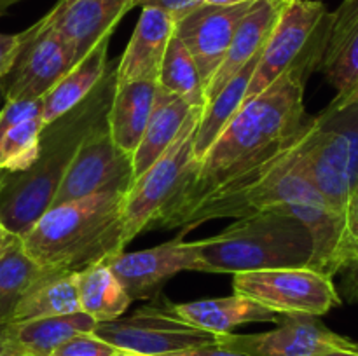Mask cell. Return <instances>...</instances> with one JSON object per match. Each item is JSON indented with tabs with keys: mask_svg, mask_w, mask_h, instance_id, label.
Segmentation results:
<instances>
[{
	"mask_svg": "<svg viewBox=\"0 0 358 356\" xmlns=\"http://www.w3.org/2000/svg\"><path fill=\"white\" fill-rule=\"evenodd\" d=\"M311 72L304 65L292 66L268 89L248 98L205 157L191 164L177 194L149 229H180L196 206L292 142L308 121L304 87Z\"/></svg>",
	"mask_w": 358,
	"mask_h": 356,
	"instance_id": "1",
	"label": "cell"
},
{
	"mask_svg": "<svg viewBox=\"0 0 358 356\" xmlns=\"http://www.w3.org/2000/svg\"><path fill=\"white\" fill-rule=\"evenodd\" d=\"M115 59L93 93L44 126L35 163L20 173H0V222L23 237L51 206L58 185L80 143L107 121L115 89Z\"/></svg>",
	"mask_w": 358,
	"mask_h": 356,
	"instance_id": "2",
	"label": "cell"
},
{
	"mask_svg": "<svg viewBox=\"0 0 358 356\" xmlns=\"http://www.w3.org/2000/svg\"><path fill=\"white\" fill-rule=\"evenodd\" d=\"M124 191H105L51 206L21 237L27 253L45 269L83 271L108 262L126 248L122 239Z\"/></svg>",
	"mask_w": 358,
	"mask_h": 356,
	"instance_id": "3",
	"label": "cell"
},
{
	"mask_svg": "<svg viewBox=\"0 0 358 356\" xmlns=\"http://www.w3.org/2000/svg\"><path fill=\"white\" fill-rule=\"evenodd\" d=\"M196 243L198 272L219 274L310 267L315 251L306 223L275 209L241 216L222 232Z\"/></svg>",
	"mask_w": 358,
	"mask_h": 356,
	"instance_id": "4",
	"label": "cell"
},
{
	"mask_svg": "<svg viewBox=\"0 0 358 356\" xmlns=\"http://www.w3.org/2000/svg\"><path fill=\"white\" fill-rule=\"evenodd\" d=\"M301 161L311 184L348 227V209L358 187V101H331L310 117Z\"/></svg>",
	"mask_w": 358,
	"mask_h": 356,
	"instance_id": "5",
	"label": "cell"
},
{
	"mask_svg": "<svg viewBox=\"0 0 358 356\" xmlns=\"http://www.w3.org/2000/svg\"><path fill=\"white\" fill-rule=\"evenodd\" d=\"M332 13L320 0H290L261 52L247 100L268 89L296 65L317 70L324 58ZM245 100V101H247Z\"/></svg>",
	"mask_w": 358,
	"mask_h": 356,
	"instance_id": "6",
	"label": "cell"
},
{
	"mask_svg": "<svg viewBox=\"0 0 358 356\" xmlns=\"http://www.w3.org/2000/svg\"><path fill=\"white\" fill-rule=\"evenodd\" d=\"M203 107H194L175 142L157 157L156 163L135 178L122 202V239L128 246L140 232L149 229L150 222L173 199L194 163L192 142Z\"/></svg>",
	"mask_w": 358,
	"mask_h": 356,
	"instance_id": "7",
	"label": "cell"
},
{
	"mask_svg": "<svg viewBox=\"0 0 358 356\" xmlns=\"http://www.w3.org/2000/svg\"><path fill=\"white\" fill-rule=\"evenodd\" d=\"M234 293L287 314L324 316L341 304L331 276L310 267H283L233 274Z\"/></svg>",
	"mask_w": 358,
	"mask_h": 356,
	"instance_id": "8",
	"label": "cell"
},
{
	"mask_svg": "<svg viewBox=\"0 0 358 356\" xmlns=\"http://www.w3.org/2000/svg\"><path fill=\"white\" fill-rule=\"evenodd\" d=\"M119 351L166 356L170 353L215 344L219 335L185 323L168 307L147 306L128 318L96 323L93 332Z\"/></svg>",
	"mask_w": 358,
	"mask_h": 356,
	"instance_id": "9",
	"label": "cell"
},
{
	"mask_svg": "<svg viewBox=\"0 0 358 356\" xmlns=\"http://www.w3.org/2000/svg\"><path fill=\"white\" fill-rule=\"evenodd\" d=\"M13 66L0 80L6 101L41 100L76 65L49 13L27 28Z\"/></svg>",
	"mask_w": 358,
	"mask_h": 356,
	"instance_id": "10",
	"label": "cell"
},
{
	"mask_svg": "<svg viewBox=\"0 0 358 356\" xmlns=\"http://www.w3.org/2000/svg\"><path fill=\"white\" fill-rule=\"evenodd\" d=\"M131 184V156L115 145L105 121L80 143L59 181L51 206L65 205L105 191L128 192Z\"/></svg>",
	"mask_w": 358,
	"mask_h": 356,
	"instance_id": "11",
	"label": "cell"
},
{
	"mask_svg": "<svg viewBox=\"0 0 358 356\" xmlns=\"http://www.w3.org/2000/svg\"><path fill=\"white\" fill-rule=\"evenodd\" d=\"M217 342L252 356H320L358 348L357 341L336 334L318 316L308 314H287L275 330L248 335L226 334Z\"/></svg>",
	"mask_w": 358,
	"mask_h": 356,
	"instance_id": "12",
	"label": "cell"
},
{
	"mask_svg": "<svg viewBox=\"0 0 358 356\" xmlns=\"http://www.w3.org/2000/svg\"><path fill=\"white\" fill-rule=\"evenodd\" d=\"M198 243L178 236L149 250L115 255L107 262L131 300L150 299L161 286L182 271H198Z\"/></svg>",
	"mask_w": 358,
	"mask_h": 356,
	"instance_id": "13",
	"label": "cell"
},
{
	"mask_svg": "<svg viewBox=\"0 0 358 356\" xmlns=\"http://www.w3.org/2000/svg\"><path fill=\"white\" fill-rule=\"evenodd\" d=\"M254 2L236 6L201 3L175 23V35L184 42L198 65L205 89L226 58L241 17Z\"/></svg>",
	"mask_w": 358,
	"mask_h": 356,
	"instance_id": "14",
	"label": "cell"
},
{
	"mask_svg": "<svg viewBox=\"0 0 358 356\" xmlns=\"http://www.w3.org/2000/svg\"><path fill=\"white\" fill-rule=\"evenodd\" d=\"M133 7L135 0H59L49 16L77 63L101 40L110 38Z\"/></svg>",
	"mask_w": 358,
	"mask_h": 356,
	"instance_id": "15",
	"label": "cell"
},
{
	"mask_svg": "<svg viewBox=\"0 0 358 356\" xmlns=\"http://www.w3.org/2000/svg\"><path fill=\"white\" fill-rule=\"evenodd\" d=\"M175 34V20L156 7H142L131 38L115 63V84L156 80L168 44Z\"/></svg>",
	"mask_w": 358,
	"mask_h": 356,
	"instance_id": "16",
	"label": "cell"
},
{
	"mask_svg": "<svg viewBox=\"0 0 358 356\" xmlns=\"http://www.w3.org/2000/svg\"><path fill=\"white\" fill-rule=\"evenodd\" d=\"M289 2L290 0H255L252 3L234 31L226 58L205 89L206 101L215 98L234 73L240 72L250 59L261 54Z\"/></svg>",
	"mask_w": 358,
	"mask_h": 356,
	"instance_id": "17",
	"label": "cell"
},
{
	"mask_svg": "<svg viewBox=\"0 0 358 356\" xmlns=\"http://www.w3.org/2000/svg\"><path fill=\"white\" fill-rule=\"evenodd\" d=\"M171 313L185 323L215 335L233 334L236 327L247 323H280L282 314L268 309L248 297L233 293L220 299L196 300L187 304H173Z\"/></svg>",
	"mask_w": 358,
	"mask_h": 356,
	"instance_id": "18",
	"label": "cell"
},
{
	"mask_svg": "<svg viewBox=\"0 0 358 356\" xmlns=\"http://www.w3.org/2000/svg\"><path fill=\"white\" fill-rule=\"evenodd\" d=\"M156 89L157 82L149 79L115 84L107 114V128L115 145L128 156H133L142 142Z\"/></svg>",
	"mask_w": 358,
	"mask_h": 356,
	"instance_id": "19",
	"label": "cell"
},
{
	"mask_svg": "<svg viewBox=\"0 0 358 356\" xmlns=\"http://www.w3.org/2000/svg\"><path fill=\"white\" fill-rule=\"evenodd\" d=\"M318 70L338 94L358 82V0H343L332 13V27Z\"/></svg>",
	"mask_w": 358,
	"mask_h": 356,
	"instance_id": "20",
	"label": "cell"
},
{
	"mask_svg": "<svg viewBox=\"0 0 358 356\" xmlns=\"http://www.w3.org/2000/svg\"><path fill=\"white\" fill-rule=\"evenodd\" d=\"M192 108L194 107L185 98L168 93L157 86L145 133L131 156L133 180L145 173L156 163L157 157L175 142Z\"/></svg>",
	"mask_w": 358,
	"mask_h": 356,
	"instance_id": "21",
	"label": "cell"
},
{
	"mask_svg": "<svg viewBox=\"0 0 358 356\" xmlns=\"http://www.w3.org/2000/svg\"><path fill=\"white\" fill-rule=\"evenodd\" d=\"M108 44L110 38H105L94 49H91L80 61H77L62 80L42 98V119L44 126L62 117L63 114L72 110L79 103H83L94 91L107 73L110 61H108Z\"/></svg>",
	"mask_w": 358,
	"mask_h": 356,
	"instance_id": "22",
	"label": "cell"
},
{
	"mask_svg": "<svg viewBox=\"0 0 358 356\" xmlns=\"http://www.w3.org/2000/svg\"><path fill=\"white\" fill-rule=\"evenodd\" d=\"M77 311H80V304L77 295L76 272L44 267L41 276L21 297L9 323L59 316Z\"/></svg>",
	"mask_w": 358,
	"mask_h": 356,
	"instance_id": "23",
	"label": "cell"
},
{
	"mask_svg": "<svg viewBox=\"0 0 358 356\" xmlns=\"http://www.w3.org/2000/svg\"><path fill=\"white\" fill-rule=\"evenodd\" d=\"M259 58H261V54L250 59L240 72L231 77L229 82L219 91L215 98L205 103L198 122V129H196L194 142H192V157H194V161H201L205 157L210 147L217 142L220 133L227 128V124L233 121L241 105L245 103L248 86H250L252 75H254Z\"/></svg>",
	"mask_w": 358,
	"mask_h": 356,
	"instance_id": "24",
	"label": "cell"
},
{
	"mask_svg": "<svg viewBox=\"0 0 358 356\" xmlns=\"http://www.w3.org/2000/svg\"><path fill=\"white\" fill-rule=\"evenodd\" d=\"M10 328L14 341L24 356H51V353L69 339L94 332L96 321L84 311H77L59 316L10 323Z\"/></svg>",
	"mask_w": 358,
	"mask_h": 356,
	"instance_id": "25",
	"label": "cell"
},
{
	"mask_svg": "<svg viewBox=\"0 0 358 356\" xmlns=\"http://www.w3.org/2000/svg\"><path fill=\"white\" fill-rule=\"evenodd\" d=\"M76 283L80 311L90 314L96 323L117 320L131 304V297L115 278L107 262H98L77 271Z\"/></svg>",
	"mask_w": 358,
	"mask_h": 356,
	"instance_id": "26",
	"label": "cell"
},
{
	"mask_svg": "<svg viewBox=\"0 0 358 356\" xmlns=\"http://www.w3.org/2000/svg\"><path fill=\"white\" fill-rule=\"evenodd\" d=\"M157 86L168 93L185 98L192 107H205L206 103L205 84L199 75L198 65L184 42L175 34L164 52V59L157 75Z\"/></svg>",
	"mask_w": 358,
	"mask_h": 356,
	"instance_id": "27",
	"label": "cell"
},
{
	"mask_svg": "<svg viewBox=\"0 0 358 356\" xmlns=\"http://www.w3.org/2000/svg\"><path fill=\"white\" fill-rule=\"evenodd\" d=\"M42 271L44 267L27 253L21 237L0 255V323H9L21 297Z\"/></svg>",
	"mask_w": 358,
	"mask_h": 356,
	"instance_id": "28",
	"label": "cell"
},
{
	"mask_svg": "<svg viewBox=\"0 0 358 356\" xmlns=\"http://www.w3.org/2000/svg\"><path fill=\"white\" fill-rule=\"evenodd\" d=\"M44 119L31 117L0 133V173H20L35 163Z\"/></svg>",
	"mask_w": 358,
	"mask_h": 356,
	"instance_id": "29",
	"label": "cell"
},
{
	"mask_svg": "<svg viewBox=\"0 0 358 356\" xmlns=\"http://www.w3.org/2000/svg\"><path fill=\"white\" fill-rule=\"evenodd\" d=\"M117 353V348L91 332V334H79L69 339L62 346H58L51 353V356H115Z\"/></svg>",
	"mask_w": 358,
	"mask_h": 356,
	"instance_id": "30",
	"label": "cell"
},
{
	"mask_svg": "<svg viewBox=\"0 0 358 356\" xmlns=\"http://www.w3.org/2000/svg\"><path fill=\"white\" fill-rule=\"evenodd\" d=\"M205 3V0H135V6L140 7H156L170 14L177 23L184 16H187L191 10Z\"/></svg>",
	"mask_w": 358,
	"mask_h": 356,
	"instance_id": "31",
	"label": "cell"
},
{
	"mask_svg": "<svg viewBox=\"0 0 358 356\" xmlns=\"http://www.w3.org/2000/svg\"><path fill=\"white\" fill-rule=\"evenodd\" d=\"M23 34H0V80L7 75L21 47Z\"/></svg>",
	"mask_w": 358,
	"mask_h": 356,
	"instance_id": "32",
	"label": "cell"
},
{
	"mask_svg": "<svg viewBox=\"0 0 358 356\" xmlns=\"http://www.w3.org/2000/svg\"><path fill=\"white\" fill-rule=\"evenodd\" d=\"M166 356H252V355H247V353H241V351H234V349H229L226 348V346H220L219 342H215V344L201 346V348L170 353V355Z\"/></svg>",
	"mask_w": 358,
	"mask_h": 356,
	"instance_id": "33",
	"label": "cell"
},
{
	"mask_svg": "<svg viewBox=\"0 0 358 356\" xmlns=\"http://www.w3.org/2000/svg\"><path fill=\"white\" fill-rule=\"evenodd\" d=\"M0 356H24L14 341L10 323H0Z\"/></svg>",
	"mask_w": 358,
	"mask_h": 356,
	"instance_id": "34",
	"label": "cell"
},
{
	"mask_svg": "<svg viewBox=\"0 0 358 356\" xmlns=\"http://www.w3.org/2000/svg\"><path fill=\"white\" fill-rule=\"evenodd\" d=\"M348 234L350 241H352V246L355 250L357 264H358V187L353 194L352 205H350L348 209Z\"/></svg>",
	"mask_w": 358,
	"mask_h": 356,
	"instance_id": "35",
	"label": "cell"
},
{
	"mask_svg": "<svg viewBox=\"0 0 358 356\" xmlns=\"http://www.w3.org/2000/svg\"><path fill=\"white\" fill-rule=\"evenodd\" d=\"M17 237L20 236H16V234L10 232V230L7 229L2 222H0V255H2L3 251H6L7 248H9L10 244L17 239Z\"/></svg>",
	"mask_w": 358,
	"mask_h": 356,
	"instance_id": "36",
	"label": "cell"
},
{
	"mask_svg": "<svg viewBox=\"0 0 358 356\" xmlns=\"http://www.w3.org/2000/svg\"><path fill=\"white\" fill-rule=\"evenodd\" d=\"M332 101H339V103H343V101H358V82L352 89L346 91L345 94H338Z\"/></svg>",
	"mask_w": 358,
	"mask_h": 356,
	"instance_id": "37",
	"label": "cell"
},
{
	"mask_svg": "<svg viewBox=\"0 0 358 356\" xmlns=\"http://www.w3.org/2000/svg\"><path fill=\"white\" fill-rule=\"evenodd\" d=\"M245 2H254V0H205V3H213V6H236Z\"/></svg>",
	"mask_w": 358,
	"mask_h": 356,
	"instance_id": "38",
	"label": "cell"
},
{
	"mask_svg": "<svg viewBox=\"0 0 358 356\" xmlns=\"http://www.w3.org/2000/svg\"><path fill=\"white\" fill-rule=\"evenodd\" d=\"M320 356H358V348L357 349H346V351L325 353V355H320Z\"/></svg>",
	"mask_w": 358,
	"mask_h": 356,
	"instance_id": "39",
	"label": "cell"
},
{
	"mask_svg": "<svg viewBox=\"0 0 358 356\" xmlns=\"http://www.w3.org/2000/svg\"><path fill=\"white\" fill-rule=\"evenodd\" d=\"M17 2H20V0H0V16H2V14H6V10Z\"/></svg>",
	"mask_w": 358,
	"mask_h": 356,
	"instance_id": "40",
	"label": "cell"
},
{
	"mask_svg": "<svg viewBox=\"0 0 358 356\" xmlns=\"http://www.w3.org/2000/svg\"><path fill=\"white\" fill-rule=\"evenodd\" d=\"M115 356H152V355H140V353H129V351H119Z\"/></svg>",
	"mask_w": 358,
	"mask_h": 356,
	"instance_id": "41",
	"label": "cell"
},
{
	"mask_svg": "<svg viewBox=\"0 0 358 356\" xmlns=\"http://www.w3.org/2000/svg\"><path fill=\"white\" fill-rule=\"evenodd\" d=\"M3 103H6V94H3V91H2V86H0V110H2Z\"/></svg>",
	"mask_w": 358,
	"mask_h": 356,
	"instance_id": "42",
	"label": "cell"
}]
</instances>
